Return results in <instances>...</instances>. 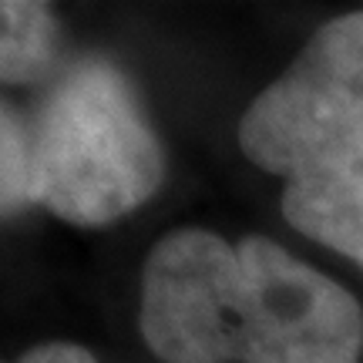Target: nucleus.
<instances>
[{
	"label": "nucleus",
	"mask_w": 363,
	"mask_h": 363,
	"mask_svg": "<svg viewBox=\"0 0 363 363\" xmlns=\"http://www.w3.org/2000/svg\"><path fill=\"white\" fill-rule=\"evenodd\" d=\"M239 145L266 172L306 179L363 165V11L320 27L239 121Z\"/></svg>",
	"instance_id": "obj_3"
},
{
	"label": "nucleus",
	"mask_w": 363,
	"mask_h": 363,
	"mask_svg": "<svg viewBox=\"0 0 363 363\" xmlns=\"http://www.w3.org/2000/svg\"><path fill=\"white\" fill-rule=\"evenodd\" d=\"M57 17L48 4L0 0V81L30 84L51 74Z\"/></svg>",
	"instance_id": "obj_5"
},
{
	"label": "nucleus",
	"mask_w": 363,
	"mask_h": 363,
	"mask_svg": "<svg viewBox=\"0 0 363 363\" xmlns=\"http://www.w3.org/2000/svg\"><path fill=\"white\" fill-rule=\"evenodd\" d=\"M30 202V128L7 104H0V216H11Z\"/></svg>",
	"instance_id": "obj_6"
},
{
	"label": "nucleus",
	"mask_w": 363,
	"mask_h": 363,
	"mask_svg": "<svg viewBox=\"0 0 363 363\" xmlns=\"http://www.w3.org/2000/svg\"><path fill=\"white\" fill-rule=\"evenodd\" d=\"M283 212L303 235L363 266V165L293 179Z\"/></svg>",
	"instance_id": "obj_4"
},
{
	"label": "nucleus",
	"mask_w": 363,
	"mask_h": 363,
	"mask_svg": "<svg viewBox=\"0 0 363 363\" xmlns=\"http://www.w3.org/2000/svg\"><path fill=\"white\" fill-rule=\"evenodd\" d=\"M17 363H98V360L78 343L51 340V343H38L34 350H27Z\"/></svg>",
	"instance_id": "obj_7"
},
{
	"label": "nucleus",
	"mask_w": 363,
	"mask_h": 363,
	"mask_svg": "<svg viewBox=\"0 0 363 363\" xmlns=\"http://www.w3.org/2000/svg\"><path fill=\"white\" fill-rule=\"evenodd\" d=\"M138 326L165 363H357L363 313L279 242L229 246L208 229L158 239L142 269Z\"/></svg>",
	"instance_id": "obj_1"
},
{
	"label": "nucleus",
	"mask_w": 363,
	"mask_h": 363,
	"mask_svg": "<svg viewBox=\"0 0 363 363\" xmlns=\"http://www.w3.org/2000/svg\"><path fill=\"white\" fill-rule=\"evenodd\" d=\"M30 128L34 202L71 225H108L152 199L165 158L135 88L111 61L57 74Z\"/></svg>",
	"instance_id": "obj_2"
}]
</instances>
